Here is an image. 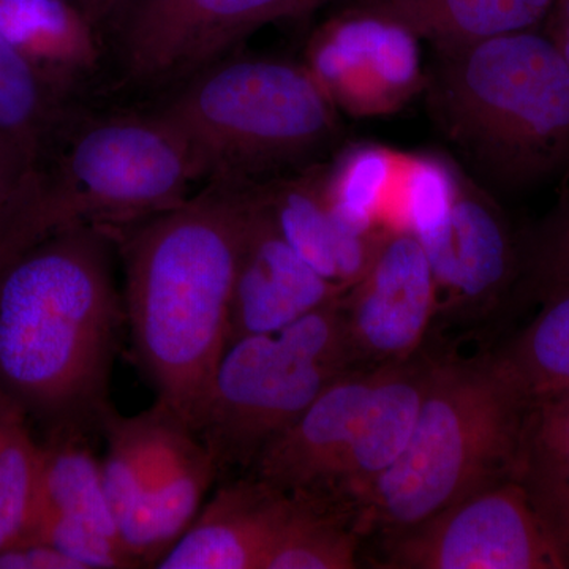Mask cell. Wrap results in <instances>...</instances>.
I'll list each match as a JSON object with an SVG mask.
<instances>
[{
	"instance_id": "obj_1",
	"label": "cell",
	"mask_w": 569,
	"mask_h": 569,
	"mask_svg": "<svg viewBox=\"0 0 569 569\" xmlns=\"http://www.w3.org/2000/svg\"><path fill=\"white\" fill-rule=\"evenodd\" d=\"M254 200L257 183L212 179L176 208L130 224L122 239L134 356L157 406L193 433L230 342Z\"/></svg>"
},
{
	"instance_id": "obj_2",
	"label": "cell",
	"mask_w": 569,
	"mask_h": 569,
	"mask_svg": "<svg viewBox=\"0 0 569 569\" xmlns=\"http://www.w3.org/2000/svg\"><path fill=\"white\" fill-rule=\"evenodd\" d=\"M111 233L67 228L0 269V389L52 432L100 426L111 408L123 310Z\"/></svg>"
},
{
	"instance_id": "obj_3",
	"label": "cell",
	"mask_w": 569,
	"mask_h": 569,
	"mask_svg": "<svg viewBox=\"0 0 569 569\" xmlns=\"http://www.w3.org/2000/svg\"><path fill=\"white\" fill-rule=\"evenodd\" d=\"M425 93L433 126L486 189L569 174V66L548 32L433 51Z\"/></svg>"
},
{
	"instance_id": "obj_4",
	"label": "cell",
	"mask_w": 569,
	"mask_h": 569,
	"mask_svg": "<svg viewBox=\"0 0 569 569\" xmlns=\"http://www.w3.org/2000/svg\"><path fill=\"white\" fill-rule=\"evenodd\" d=\"M527 402L496 353L437 356L406 451L346 500L361 535L389 537L471 493L516 479Z\"/></svg>"
},
{
	"instance_id": "obj_5",
	"label": "cell",
	"mask_w": 569,
	"mask_h": 569,
	"mask_svg": "<svg viewBox=\"0 0 569 569\" xmlns=\"http://www.w3.org/2000/svg\"><path fill=\"white\" fill-rule=\"evenodd\" d=\"M198 181L192 153L157 112L71 119L22 187L0 241V269L67 228L112 231L173 209Z\"/></svg>"
},
{
	"instance_id": "obj_6",
	"label": "cell",
	"mask_w": 569,
	"mask_h": 569,
	"mask_svg": "<svg viewBox=\"0 0 569 569\" xmlns=\"http://www.w3.org/2000/svg\"><path fill=\"white\" fill-rule=\"evenodd\" d=\"M186 142L201 181L263 183L323 163L340 112L302 63L223 58L153 110Z\"/></svg>"
},
{
	"instance_id": "obj_7",
	"label": "cell",
	"mask_w": 569,
	"mask_h": 569,
	"mask_svg": "<svg viewBox=\"0 0 569 569\" xmlns=\"http://www.w3.org/2000/svg\"><path fill=\"white\" fill-rule=\"evenodd\" d=\"M342 373L320 365L280 332L242 337L227 347L217 366L197 436L217 467L253 466Z\"/></svg>"
},
{
	"instance_id": "obj_8",
	"label": "cell",
	"mask_w": 569,
	"mask_h": 569,
	"mask_svg": "<svg viewBox=\"0 0 569 569\" xmlns=\"http://www.w3.org/2000/svg\"><path fill=\"white\" fill-rule=\"evenodd\" d=\"M302 17V0H119L114 22L122 80L179 84L227 58L261 26Z\"/></svg>"
},
{
	"instance_id": "obj_9",
	"label": "cell",
	"mask_w": 569,
	"mask_h": 569,
	"mask_svg": "<svg viewBox=\"0 0 569 569\" xmlns=\"http://www.w3.org/2000/svg\"><path fill=\"white\" fill-rule=\"evenodd\" d=\"M388 569H567L518 479L498 482L385 537Z\"/></svg>"
},
{
	"instance_id": "obj_10",
	"label": "cell",
	"mask_w": 569,
	"mask_h": 569,
	"mask_svg": "<svg viewBox=\"0 0 569 569\" xmlns=\"http://www.w3.org/2000/svg\"><path fill=\"white\" fill-rule=\"evenodd\" d=\"M421 244L436 277V323L445 317L452 325H479L511 305L522 239L490 190L463 168L448 222Z\"/></svg>"
},
{
	"instance_id": "obj_11",
	"label": "cell",
	"mask_w": 569,
	"mask_h": 569,
	"mask_svg": "<svg viewBox=\"0 0 569 569\" xmlns=\"http://www.w3.org/2000/svg\"><path fill=\"white\" fill-rule=\"evenodd\" d=\"M306 58L336 110L351 118L395 114L425 92L421 40L378 14L343 9L318 29Z\"/></svg>"
},
{
	"instance_id": "obj_12",
	"label": "cell",
	"mask_w": 569,
	"mask_h": 569,
	"mask_svg": "<svg viewBox=\"0 0 569 569\" xmlns=\"http://www.w3.org/2000/svg\"><path fill=\"white\" fill-rule=\"evenodd\" d=\"M356 369H377L425 350L437 317V284L421 241L388 228L361 279L340 299Z\"/></svg>"
},
{
	"instance_id": "obj_13",
	"label": "cell",
	"mask_w": 569,
	"mask_h": 569,
	"mask_svg": "<svg viewBox=\"0 0 569 569\" xmlns=\"http://www.w3.org/2000/svg\"><path fill=\"white\" fill-rule=\"evenodd\" d=\"M346 291L317 272L284 241L257 183V200L236 276L228 346L242 337L276 335Z\"/></svg>"
},
{
	"instance_id": "obj_14",
	"label": "cell",
	"mask_w": 569,
	"mask_h": 569,
	"mask_svg": "<svg viewBox=\"0 0 569 569\" xmlns=\"http://www.w3.org/2000/svg\"><path fill=\"white\" fill-rule=\"evenodd\" d=\"M377 376L378 367L337 377L260 452L254 478L288 493L321 496L335 488Z\"/></svg>"
},
{
	"instance_id": "obj_15",
	"label": "cell",
	"mask_w": 569,
	"mask_h": 569,
	"mask_svg": "<svg viewBox=\"0 0 569 569\" xmlns=\"http://www.w3.org/2000/svg\"><path fill=\"white\" fill-rule=\"evenodd\" d=\"M291 503V493L261 479L228 482L153 568L261 569Z\"/></svg>"
},
{
	"instance_id": "obj_16",
	"label": "cell",
	"mask_w": 569,
	"mask_h": 569,
	"mask_svg": "<svg viewBox=\"0 0 569 569\" xmlns=\"http://www.w3.org/2000/svg\"><path fill=\"white\" fill-rule=\"evenodd\" d=\"M217 471L216 459L200 437L162 408L144 496L121 531L123 546L141 567H156L192 526Z\"/></svg>"
},
{
	"instance_id": "obj_17",
	"label": "cell",
	"mask_w": 569,
	"mask_h": 569,
	"mask_svg": "<svg viewBox=\"0 0 569 569\" xmlns=\"http://www.w3.org/2000/svg\"><path fill=\"white\" fill-rule=\"evenodd\" d=\"M436 359L437 355L421 350L407 361L378 367L353 445L332 488L339 496L353 497L403 455L413 437Z\"/></svg>"
},
{
	"instance_id": "obj_18",
	"label": "cell",
	"mask_w": 569,
	"mask_h": 569,
	"mask_svg": "<svg viewBox=\"0 0 569 569\" xmlns=\"http://www.w3.org/2000/svg\"><path fill=\"white\" fill-rule=\"evenodd\" d=\"M556 0H348L346 9L403 26L433 51L539 29Z\"/></svg>"
},
{
	"instance_id": "obj_19",
	"label": "cell",
	"mask_w": 569,
	"mask_h": 569,
	"mask_svg": "<svg viewBox=\"0 0 569 569\" xmlns=\"http://www.w3.org/2000/svg\"><path fill=\"white\" fill-rule=\"evenodd\" d=\"M73 118L62 82L0 33V140L36 170Z\"/></svg>"
},
{
	"instance_id": "obj_20",
	"label": "cell",
	"mask_w": 569,
	"mask_h": 569,
	"mask_svg": "<svg viewBox=\"0 0 569 569\" xmlns=\"http://www.w3.org/2000/svg\"><path fill=\"white\" fill-rule=\"evenodd\" d=\"M0 33L59 81L96 59V26L71 0H0Z\"/></svg>"
},
{
	"instance_id": "obj_21",
	"label": "cell",
	"mask_w": 569,
	"mask_h": 569,
	"mask_svg": "<svg viewBox=\"0 0 569 569\" xmlns=\"http://www.w3.org/2000/svg\"><path fill=\"white\" fill-rule=\"evenodd\" d=\"M293 503L261 569H353L361 538L355 509L318 493Z\"/></svg>"
},
{
	"instance_id": "obj_22",
	"label": "cell",
	"mask_w": 569,
	"mask_h": 569,
	"mask_svg": "<svg viewBox=\"0 0 569 569\" xmlns=\"http://www.w3.org/2000/svg\"><path fill=\"white\" fill-rule=\"evenodd\" d=\"M82 432L54 430L51 440L43 443L36 515L54 512L82 520L122 542L104 490L102 460L96 458Z\"/></svg>"
},
{
	"instance_id": "obj_23",
	"label": "cell",
	"mask_w": 569,
	"mask_h": 569,
	"mask_svg": "<svg viewBox=\"0 0 569 569\" xmlns=\"http://www.w3.org/2000/svg\"><path fill=\"white\" fill-rule=\"evenodd\" d=\"M516 479L539 515L569 503V387L527 402Z\"/></svg>"
},
{
	"instance_id": "obj_24",
	"label": "cell",
	"mask_w": 569,
	"mask_h": 569,
	"mask_svg": "<svg viewBox=\"0 0 569 569\" xmlns=\"http://www.w3.org/2000/svg\"><path fill=\"white\" fill-rule=\"evenodd\" d=\"M326 167L325 162L313 164L258 186L266 209L284 241L317 272L339 284L335 228L325 193Z\"/></svg>"
},
{
	"instance_id": "obj_25",
	"label": "cell",
	"mask_w": 569,
	"mask_h": 569,
	"mask_svg": "<svg viewBox=\"0 0 569 569\" xmlns=\"http://www.w3.org/2000/svg\"><path fill=\"white\" fill-rule=\"evenodd\" d=\"M43 445L24 408L0 389V550L26 541L39 505Z\"/></svg>"
},
{
	"instance_id": "obj_26",
	"label": "cell",
	"mask_w": 569,
	"mask_h": 569,
	"mask_svg": "<svg viewBox=\"0 0 569 569\" xmlns=\"http://www.w3.org/2000/svg\"><path fill=\"white\" fill-rule=\"evenodd\" d=\"M400 157L378 142L343 149L326 167L325 193L332 219L361 233L378 231L376 223L388 204Z\"/></svg>"
},
{
	"instance_id": "obj_27",
	"label": "cell",
	"mask_w": 569,
	"mask_h": 569,
	"mask_svg": "<svg viewBox=\"0 0 569 569\" xmlns=\"http://www.w3.org/2000/svg\"><path fill=\"white\" fill-rule=\"evenodd\" d=\"M539 305L533 320L493 351L527 399L569 387V284Z\"/></svg>"
},
{
	"instance_id": "obj_28",
	"label": "cell",
	"mask_w": 569,
	"mask_h": 569,
	"mask_svg": "<svg viewBox=\"0 0 569 569\" xmlns=\"http://www.w3.org/2000/svg\"><path fill=\"white\" fill-rule=\"evenodd\" d=\"M160 422L162 408L157 403L132 418H123L110 408L100 422L107 440L102 459L104 490L118 520L119 533L133 518L144 496Z\"/></svg>"
},
{
	"instance_id": "obj_29",
	"label": "cell",
	"mask_w": 569,
	"mask_h": 569,
	"mask_svg": "<svg viewBox=\"0 0 569 569\" xmlns=\"http://www.w3.org/2000/svg\"><path fill=\"white\" fill-rule=\"evenodd\" d=\"M462 167L441 153H402L388 203L395 206L396 224L419 241L436 236L458 198Z\"/></svg>"
},
{
	"instance_id": "obj_30",
	"label": "cell",
	"mask_w": 569,
	"mask_h": 569,
	"mask_svg": "<svg viewBox=\"0 0 569 569\" xmlns=\"http://www.w3.org/2000/svg\"><path fill=\"white\" fill-rule=\"evenodd\" d=\"M569 284V190L533 234L522 239V268L511 305H533Z\"/></svg>"
},
{
	"instance_id": "obj_31",
	"label": "cell",
	"mask_w": 569,
	"mask_h": 569,
	"mask_svg": "<svg viewBox=\"0 0 569 569\" xmlns=\"http://www.w3.org/2000/svg\"><path fill=\"white\" fill-rule=\"evenodd\" d=\"M26 541H39L69 559L81 569H123L141 567L119 539L108 537L82 520L37 512Z\"/></svg>"
},
{
	"instance_id": "obj_32",
	"label": "cell",
	"mask_w": 569,
	"mask_h": 569,
	"mask_svg": "<svg viewBox=\"0 0 569 569\" xmlns=\"http://www.w3.org/2000/svg\"><path fill=\"white\" fill-rule=\"evenodd\" d=\"M0 569H81L66 553L39 541H22L0 550Z\"/></svg>"
},
{
	"instance_id": "obj_33",
	"label": "cell",
	"mask_w": 569,
	"mask_h": 569,
	"mask_svg": "<svg viewBox=\"0 0 569 569\" xmlns=\"http://www.w3.org/2000/svg\"><path fill=\"white\" fill-rule=\"evenodd\" d=\"M541 519L545 520L546 527L552 535L557 548L560 550L561 559L565 567L569 568V503L560 505V507L549 509L542 512Z\"/></svg>"
},
{
	"instance_id": "obj_34",
	"label": "cell",
	"mask_w": 569,
	"mask_h": 569,
	"mask_svg": "<svg viewBox=\"0 0 569 569\" xmlns=\"http://www.w3.org/2000/svg\"><path fill=\"white\" fill-rule=\"evenodd\" d=\"M78 3L97 29L103 21L110 20L119 0H78Z\"/></svg>"
},
{
	"instance_id": "obj_35",
	"label": "cell",
	"mask_w": 569,
	"mask_h": 569,
	"mask_svg": "<svg viewBox=\"0 0 569 569\" xmlns=\"http://www.w3.org/2000/svg\"><path fill=\"white\" fill-rule=\"evenodd\" d=\"M546 24H548L546 32L569 66V18H549Z\"/></svg>"
}]
</instances>
